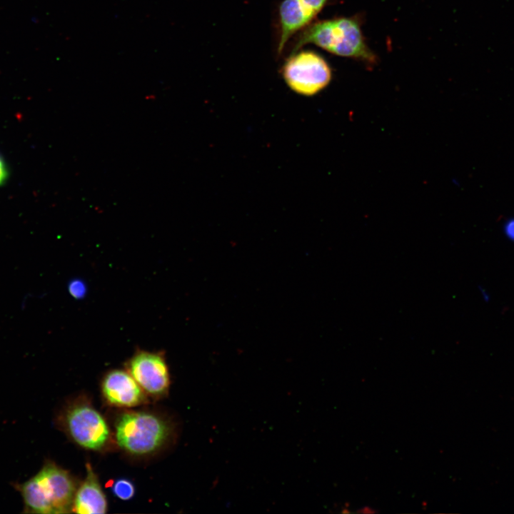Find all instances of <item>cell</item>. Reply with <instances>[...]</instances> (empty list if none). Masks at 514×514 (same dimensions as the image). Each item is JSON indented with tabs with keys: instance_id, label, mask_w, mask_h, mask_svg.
Masks as SVG:
<instances>
[{
	"instance_id": "6da1fadb",
	"label": "cell",
	"mask_w": 514,
	"mask_h": 514,
	"mask_svg": "<svg viewBox=\"0 0 514 514\" xmlns=\"http://www.w3.org/2000/svg\"><path fill=\"white\" fill-rule=\"evenodd\" d=\"M307 44L369 65L377 63L376 55L366 42L358 17L341 16L311 23L299 32L290 54Z\"/></svg>"
},
{
	"instance_id": "7a4b0ae2",
	"label": "cell",
	"mask_w": 514,
	"mask_h": 514,
	"mask_svg": "<svg viewBox=\"0 0 514 514\" xmlns=\"http://www.w3.org/2000/svg\"><path fill=\"white\" fill-rule=\"evenodd\" d=\"M12 485L22 497L25 513H66L73 508L74 480L68 471L52 461L46 460L36 475Z\"/></svg>"
},
{
	"instance_id": "3957f363",
	"label": "cell",
	"mask_w": 514,
	"mask_h": 514,
	"mask_svg": "<svg viewBox=\"0 0 514 514\" xmlns=\"http://www.w3.org/2000/svg\"><path fill=\"white\" fill-rule=\"evenodd\" d=\"M171 435L169 424L159 416L146 412H128L116 425L119 445L128 453L144 455L161 448Z\"/></svg>"
},
{
	"instance_id": "277c9868",
	"label": "cell",
	"mask_w": 514,
	"mask_h": 514,
	"mask_svg": "<svg viewBox=\"0 0 514 514\" xmlns=\"http://www.w3.org/2000/svg\"><path fill=\"white\" fill-rule=\"evenodd\" d=\"M281 72L290 89L305 96H313L324 89L332 77L327 61L311 51L290 54Z\"/></svg>"
},
{
	"instance_id": "5b68a950",
	"label": "cell",
	"mask_w": 514,
	"mask_h": 514,
	"mask_svg": "<svg viewBox=\"0 0 514 514\" xmlns=\"http://www.w3.org/2000/svg\"><path fill=\"white\" fill-rule=\"evenodd\" d=\"M64 423L72 439L85 448L100 450L109 440L110 432L106 420L89 405L69 408L64 415Z\"/></svg>"
},
{
	"instance_id": "8992f818",
	"label": "cell",
	"mask_w": 514,
	"mask_h": 514,
	"mask_svg": "<svg viewBox=\"0 0 514 514\" xmlns=\"http://www.w3.org/2000/svg\"><path fill=\"white\" fill-rule=\"evenodd\" d=\"M128 369L147 393L160 396L167 392L170 383L168 369L160 353L138 351L128 361Z\"/></svg>"
},
{
	"instance_id": "52a82bcc",
	"label": "cell",
	"mask_w": 514,
	"mask_h": 514,
	"mask_svg": "<svg viewBox=\"0 0 514 514\" xmlns=\"http://www.w3.org/2000/svg\"><path fill=\"white\" fill-rule=\"evenodd\" d=\"M329 0H283L278 9L279 37L278 55L290 38L310 25Z\"/></svg>"
},
{
	"instance_id": "ba28073f",
	"label": "cell",
	"mask_w": 514,
	"mask_h": 514,
	"mask_svg": "<svg viewBox=\"0 0 514 514\" xmlns=\"http://www.w3.org/2000/svg\"><path fill=\"white\" fill-rule=\"evenodd\" d=\"M103 393L112 405L119 407H133L145 400L143 390L133 376L123 370H114L104 378Z\"/></svg>"
},
{
	"instance_id": "9c48e42d",
	"label": "cell",
	"mask_w": 514,
	"mask_h": 514,
	"mask_svg": "<svg viewBox=\"0 0 514 514\" xmlns=\"http://www.w3.org/2000/svg\"><path fill=\"white\" fill-rule=\"evenodd\" d=\"M72 510L81 514L105 513L107 501L98 478L92 468L86 465V477L76 489Z\"/></svg>"
},
{
	"instance_id": "30bf717a",
	"label": "cell",
	"mask_w": 514,
	"mask_h": 514,
	"mask_svg": "<svg viewBox=\"0 0 514 514\" xmlns=\"http://www.w3.org/2000/svg\"><path fill=\"white\" fill-rule=\"evenodd\" d=\"M113 491L116 496L126 500L133 496L135 490L131 481L126 479H119L114 483Z\"/></svg>"
},
{
	"instance_id": "8fae6325",
	"label": "cell",
	"mask_w": 514,
	"mask_h": 514,
	"mask_svg": "<svg viewBox=\"0 0 514 514\" xmlns=\"http://www.w3.org/2000/svg\"><path fill=\"white\" fill-rule=\"evenodd\" d=\"M70 293L74 297L82 296L85 292L84 285L81 281H73L69 286Z\"/></svg>"
},
{
	"instance_id": "7c38bea8",
	"label": "cell",
	"mask_w": 514,
	"mask_h": 514,
	"mask_svg": "<svg viewBox=\"0 0 514 514\" xmlns=\"http://www.w3.org/2000/svg\"><path fill=\"white\" fill-rule=\"evenodd\" d=\"M504 232L509 240L514 241V218L510 219L505 223Z\"/></svg>"
},
{
	"instance_id": "4fadbf2b",
	"label": "cell",
	"mask_w": 514,
	"mask_h": 514,
	"mask_svg": "<svg viewBox=\"0 0 514 514\" xmlns=\"http://www.w3.org/2000/svg\"><path fill=\"white\" fill-rule=\"evenodd\" d=\"M7 176L8 173L5 163L0 158V185L3 184L6 181Z\"/></svg>"
}]
</instances>
